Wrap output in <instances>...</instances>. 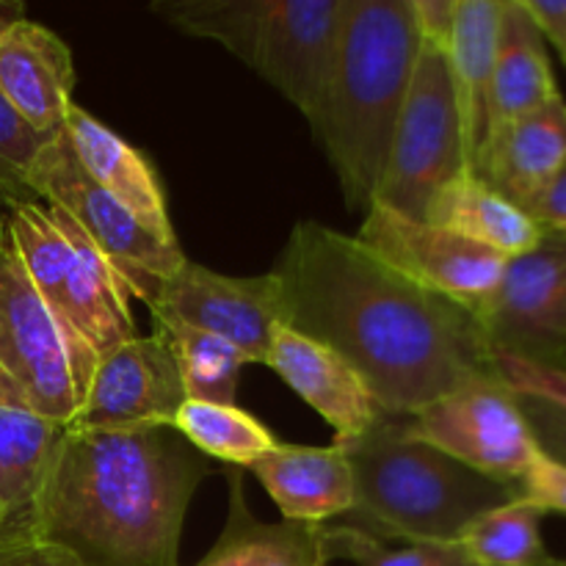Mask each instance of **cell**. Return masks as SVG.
Segmentation results:
<instances>
[{
    "instance_id": "obj_29",
    "label": "cell",
    "mask_w": 566,
    "mask_h": 566,
    "mask_svg": "<svg viewBox=\"0 0 566 566\" xmlns=\"http://www.w3.org/2000/svg\"><path fill=\"white\" fill-rule=\"evenodd\" d=\"M326 553L357 566H479L462 542L376 536L354 525H326Z\"/></svg>"
},
{
    "instance_id": "obj_20",
    "label": "cell",
    "mask_w": 566,
    "mask_h": 566,
    "mask_svg": "<svg viewBox=\"0 0 566 566\" xmlns=\"http://www.w3.org/2000/svg\"><path fill=\"white\" fill-rule=\"evenodd\" d=\"M558 92L547 42L531 17L525 0H503L497 33L495 72H492L486 136L531 111L551 103Z\"/></svg>"
},
{
    "instance_id": "obj_30",
    "label": "cell",
    "mask_w": 566,
    "mask_h": 566,
    "mask_svg": "<svg viewBox=\"0 0 566 566\" xmlns=\"http://www.w3.org/2000/svg\"><path fill=\"white\" fill-rule=\"evenodd\" d=\"M53 138H44L0 94V205L39 202L31 188L33 166Z\"/></svg>"
},
{
    "instance_id": "obj_32",
    "label": "cell",
    "mask_w": 566,
    "mask_h": 566,
    "mask_svg": "<svg viewBox=\"0 0 566 566\" xmlns=\"http://www.w3.org/2000/svg\"><path fill=\"white\" fill-rule=\"evenodd\" d=\"M0 566H86L70 551L42 539L28 523H6L0 528Z\"/></svg>"
},
{
    "instance_id": "obj_5",
    "label": "cell",
    "mask_w": 566,
    "mask_h": 566,
    "mask_svg": "<svg viewBox=\"0 0 566 566\" xmlns=\"http://www.w3.org/2000/svg\"><path fill=\"white\" fill-rule=\"evenodd\" d=\"M6 232L70 346L72 370L86 396L99 359L136 337L130 293L61 210L42 202L9 205Z\"/></svg>"
},
{
    "instance_id": "obj_38",
    "label": "cell",
    "mask_w": 566,
    "mask_h": 566,
    "mask_svg": "<svg viewBox=\"0 0 566 566\" xmlns=\"http://www.w3.org/2000/svg\"><path fill=\"white\" fill-rule=\"evenodd\" d=\"M22 17V9L20 6H11V3H0V33L6 31V28L11 25V22H17Z\"/></svg>"
},
{
    "instance_id": "obj_31",
    "label": "cell",
    "mask_w": 566,
    "mask_h": 566,
    "mask_svg": "<svg viewBox=\"0 0 566 566\" xmlns=\"http://www.w3.org/2000/svg\"><path fill=\"white\" fill-rule=\"evenodd\" d=\"M492 374L517 398H528V401H539L566 412V370L525 363L517 357H492Z\"/></svg>"
},
{
    "instance_id": "obj_13",
    "label": "cell",
    "mask_w": 566,
    "mask_h": 566,
    "mask_svg": "<svg viewBox=\"0 0 566 566\" xmlns=\"http://www.w3.org/2000/svg\"><path fill=\"white\" fill-rule=\"evenodd\" d=\"M188 401L180 368L160 332L136 335L99 359L81 409L66 429H147L175 426Z\"/></svg>"
},
{
    "instance_id": "obj_34",
    "label": "cell",
    "mask_w": 566,
    "mask_h": 566,
    "mask_svg": "<svg viewBox=\"0 0 566 566\" xmlns=\"http://www.w3.org/2000/svg\"><path fill=\"white\" fill-rule=\"evenodd\" d=\"M517 401L534 431L539 451L566 468V412H558L539 401H528V398H517Z\"/></svg>"
},
{
    "instance_id": "obj_33",
    "label": "cell",
    "mask_w": 566,
    "mask_h": 566,
    "mask_svg": "<svg viewBox=\"0 0 566 566\" xmlns=\"http://www.w3.org/2000/svg\"><path fill=\"white\" fill-rule=\"evenodd\" d=\"M520 495L536 503L545 514H566V468L539 451V457L534 459L523 484H520Z\"/></svg>"
},
{
    "instance_id": "obj_11",
    "label": "cell",
    "mask_w": 566,
    "mask_h": 566,
    "mask_svg": "<svg viewBox=\"0 0 566 566\" xmlns=\"http://www.w3.org/2000/svg\"><path fill=\"white\" fill-rule=\"evenodd\" d=\"M354 238L392 269L442 293L475 318L495 296L509 263L492 249L379 205L365 213L363 227Z\"/></svg>"
},
{
    "instance_id": "obj_10",
    "label": "cell",
    "mask_w": 566,
    "mask_h": 566,
    "mask_svg": "<svg viewBox=\"0 0 566 566\" xmlns=\"http://www.w3.org/2000/svg\"><path fill=\"white\" fill-rule=\"evenodd\" d=\"M479 324L490 357L566 370V232L545 230L531 252L509 260Z\"/></svg>"
},
{
    "instance_id": "obj_8",
    "label": "cell",
    "mask_w": 566,
    "mask_h": 566,
    "mask_svg": "<svg viewBox=\"0 0 566 566\" xmlns=\"http://www.w3.org/2000/svg\"><path fill=\"white\" fill-rule=\"evenodd\" d=\"M409 431L464 468L520 490L539 446L517 396L495 374L473 376L407 418Z\"/></svg>"
},
{
    "instance_id": "obj_16",
    "label": "cell",
    "mask_w": 566,
    "mask_h": 566,
    "mask_svg": "<svg viewBox=\"0 0 566 566\" xmlns=\"http://www.w3.org/2000/svg\"><path fill=\"white\" fill-rule=\"evenodd\" d=\"M265 365L335 429V440H352L390 418L335 352L291 326L276 332Z\"/></svg>"
},
{
    "instance_id": "obj_24",
    "label": "cell",
    "mask_w": 566,
    "mask_h": 566,
    "mask_svg": "<svg viewBox=\"0 0 566 566\" xmlns=\"http://www.w3.org/2000/svg\"><path fill=\"white\" fill-rule=\"evenodd\" d=\"M61 426L31 407L0 365V503L9 523H28L33 495L61 437Z\"/></svg>"
},
{
    "instance_id": "obj_14",
    "label": "cell",
    "mask_w": 566,
    "mask_h": 566,
    "mask_svg": "<svg viewBox=\"0 0 566 566\" xmlns=\"http://www.w3.org/2000/svg\"><path fill=\"white\" fill-rule=\"evenodd\" d=\"M346 0H269L254 44L252 70L304 119L315 114L329 81Z\"/></svg>"
},
{
    "instance_id": "obj_19",
    "label": "cell",
    "mask_w": 566,
    "mask_h": 566,
    "mask_svg": "<svg viewBox=\"0 0 566 566\" xmlns=\"http://www.w3.org/2000/svg\"><path fill=\"white\" fill-rule=\"evenodd\" d=\"M247 470L265 486L285 520L326 525L352 514L354 475L340 446L307 448L276 442Z\"/></svg>"
},
{
    "instance_id": "obj_1",
    "label": "cell",
    "mask_w": 566,
    "mask_h": 566,
    "mask_svg": "<svg viewBox=\"0 0 566 566\" xmlns=\"http://www.w3.org/2000/svg\"><path fill=\"white\" fill-rule=\"evenodd\" d=\"M271 274L285 326L335 352L390 418H412L492 374L479 318L354 235L298 221Z\"/></svg>"
},
{
    "instance_id": "obj_17",
    "label": "cell",
    "mask_w": 566,
    "mask_h": 566,
    "mask_svg": "<svg viewBox=\"0 0 566 566\" xmlns=\"http://www.w3.org/2000/svg\"><path fill=\"white\" fill-rule=\"evenodd\" d=\"M64 136L86 175L105 193H111L122 208L130 210L138 224L153 232L158 241L180 247L169 210H166V193L158 180V171L153 169L142 149L127 144L119 133L111 130L81 105H72Z\"/></svg>"
},
{
    "instance_id": "obj_9",
    "label": "cell",
    "mask_w": 566,
    "mask_h": 566,
    "mask_svg": "<svg viewBox=\"0 0 566 566\" xmlns=\"http://www.w3.org/2000/svg\"><path fill=\"white\" fill-rule=\"evenodd\" d=\"M0 365L42 418L61 429L75 420L83 396L70 346L11 247L6 216L0 221Z\"/></svg>"
},
{
    "instance_id": "obj_39",
    "label": "cell",
    "mask_w": 566,
    "mask_h": 566,
    "mask_svg": "<svg viewBox=\"0 0 566 566\" xmlns=\"http://www.w3.org/2000/svg\"><path fill=\"white\" fill-rule=\"evenodd\" d=\"M6 523H9V512H6V509H3V503H0V528H3Z\"/></svg>"
},
{
    "instance_id": "obj_4",
    "label": "cell",
    "mask_w": 566,
    "mask_h": 566,
    "mask_svg": "<svg viewBox=\"0 0 566 566\" xmlns=\"http://www.w3.org/2000/svg\"><path fill=\"white\" fill-rule=\"evenodd\" d=\"M354 475V528L392 539L459 542L492 509L520 490L464 468L409 431L407 418H385L352 440H335Z\"/></svg>"
},
{
    "instance_id": "obj_2",
    "label": "cell",
    "mask_w": 566,
    "mask_h": 566,
    "mask_svg": "<svg viewBox=\"0 0 566 566\" xmlns=\"http://www.w3.org/2000/svg\"><path fill=\"white\" fill-rule=\"evenodd\" d=\"M213 464L175 426L64 429L28 528L86 566H177L182 523Z\"/></svg>"
},
{
    "instance_id": "obj_7",
    "label": "cell",
    "mask_w": 566,
    "mask_h": 566,
    "mask_svg": "<svg viewBox=\"0 0 566 566\" xmlns=\"http://www.w3.org/2000/svg\"><path fill=\"white\" fill-rule=\"evenodd\" d=\"M31 188L39 202L61 210L94 243L130 298L153 307L166 282L186 263L180 247L158 241L130 210L86 175L64 133L42 149L33 166Z\"/></svg>"
},
{
    "instance_id": "obj_3",
    "label": "cell",
    "mask_w": 566,
    "mask_h": 566,
    "mask_svg": "<svg viewBox=\"0 0 566 566\" xmlns=\"http://www.w3.org/2000/svg\"><path fill=\"white\" fill-rule=\"evenodd\" d=\"M420 36L412 0H346L329 81L307 125L335 169L348 210L374 205Z\"/></svg>"
},
{
    "instance_id": "obj_27",
    "label": "cell",
    "mask_w": 566,
    "mask_h": 566,
    "mask_svg": "<svg viewBox=\"0 0 566 566\" xmlns=\"http://www.w3.org/2000/svg\"><path fill=\"white\" fill-rule=\"evenodd\" d=\"M175 429L197 448L202 457L224 462L227 468L247 470L254 459L276 446L274 434L254 415L241 407L186 401L175 418Z\"/></svg>"
},
{
    "instance_id": "obj_18",
    "label": "cell",
    "mask_w": 566,
    "mask_h": 566,
    "mask_svg": "<svg viewBox=\"0 0 566 566\" xmlns=\"http://www.w3.org/2000/svg\"><path fill=\"white\" fill-rule=\"evenodd\" d=\"M564 160L566 99L556 94L542 108L492 130L475 155L473 175L525 210Z\"/></svg>"
},
{
    "instance_id": "obj_12",
    "label": "cell",
    "mask_w": 566,
    "mask_h": 566,
    "mask_svg": "<svg viewBox=\"0 0 566 566\" xmlns=\"http://www.w3.org/2000/svg\"><path fill=\"white\" fill-rule=\"evenodd\" d=\"M153 315L221 337L247 357V363L269 359L276 332L285 326L282 293L276 276H227L202 263L180 265L164 285Z\"/></svg>"
},
{
    "instance_id": "obj_26",
    "label": "cell",
    "mask_w": 566,
    "mask_h": 566,
    "mask_svg": "<svg viewBox=\"0 0 566 566\" xmlns=\"http://www.w3.org/2000/svg\"><path fill=\"white\" fill-rule=\"evenodd\" d=\"M542 512L523 495L481 514L459 542L479 566H564L542 539Z\"/></svg>"
},
{
    "instance_id": "obj_21",
    "label": "cell",
    "mask_w": 566,
    "mask_h": 566,
    "mask_svg": "<svg viewBox=\"0 0 566 566\" xmlns=\"http://www.w3.org/2000/svg\"><path fill=\"white\" fill-rule=\"evenodd\" d=\"M503 0H457L446 61L451 72L453 97L462 116L468 171L486 138V105H490L492 72H495L497 33H501Z\"/></svg>"
},
{
    "instance_id": "obj_15",
    "label": "cell",
    "mask_w": 566,
    "mask_h": 566,
    "mask_svg": "<svg viewBox=\"0 0 566 566\" xmlns=\"http://www.w3.org/2000/svg\"><path fill=\"white\" fill-rule=\"evenodd\" d=\"M75 61L59 33L20 17L0 33V94L44 138L64 133Z\"/></svg>"
},
{
    "instance_id": "obj_40",
    "label": "cell",
    "mask_w": 566,
    "mask_h": 566,
    "mask_svg": "<svg viewBox=\"0 0 566 566\" xmlns=\"http://www.w3.org/2000/svg\"><path fill=\"white\" fill-rule=\"evenodd\" d=\"M3 216H6V208H3V205H0V221H3Z\"/></svg>"
},
{
    "instance_id": "obj_35",
    "label": "cell",
    "mask_w": 566,
    "mask_h": 566,
    "mask_svg": "<svg viewBox=\"0 0 566 566\" xmlns=\"http://www.w3.org/2000/svg\"><path fill=\"white\" fill-rule=\"evenodd\" d=\"M525 213L542 227V230L566 232V160L558 166L545 188L536 193L534 202L525 208Z\"/></svg>"
},
{
    "instance_id": "obj_23",
    "label": "cell",
    "mask_w": 566,
    "mask_h": 566,
    "mask_svg": "<svg viewBox=\"0 0 566 566\" xmlns=\"http://www.w3.org/2000/svg\"><path fill=\"white\" fill-rule=\"evenodd\" d=\"M423 221L442 227L470 243L492 249L506 260L531 252L545 230L473 171H462L434 193Z\"/></svg>"
},
{
    "instance_id": "obj_6",
    "label": "cell",
    "mask_w": 566,
    "mask_h": 566,
    "mask_svg": "<svg viewBox=\"0 0 566 566\" xmlns=\"http://www.w3.org/2000/svg\"><path fill=\"white\" fill-rule=\"evenodd\" d=\"M462 171L468 149L446 50L423 39L374 205L423 221L434 193Z\"/></svg>"
},
{
    "instance_id": "obj_22",
    "label": "cell",
    "mask_w": 566,
    "mask_h": 566,
    "mask_svg": "<svg viewBox=\"0 0 566 566\" xmlns=\"http://www.w3.org/2000/svg\"><path fill=\"white\" fill-rule=\"evenodd\" d=\"M241 468H227L230 481V512L219 542L210 547L199 566H326V525L263 523L249 509L243 495Z\"/></svg>"
},
{
    "instance_id": "obj_25",
    "label": "cell",
    "mask_w": 566,
    "mask_h": 566,
    "mask_svg": "<svg viewBox=\"0 0 566 566\" xmlns=\"http://www.w3.org/2000/svg\"><path fill=\"white\" fill-rule=\"evenodd\" d=\"M153 318L155 332L169 340L188 401L235 407L241 370L243 365H249L247 357L235 346L208 332L164 318V315H153Z\"/></svg>"
},
{
    "instance_id": "obj_41",
    "label": "cell",
    "mask_w": 566,
    "mask_h": 566,
    "mask_svg": "<svg viewBox=\"0 0 566 566\" xmlns=\"http://www.w3.org/2000/svg\"><path fill=\"white\" fill-rule=\"evenodd\" d=\"M564 566H566V562H564Z\"/></svg>"
},
{
    "instance_id": "obj_36",
    "label": "cell",
    "mask_w": 566,
    "mask_h": 566,
    "mask_svg": "<svg viewBox=\"0 0 566 566\" xmlns=\"http://www.w3.org/2000/svg\"><path fill=\"white\" fill-rule=\"evenodd\" d=\"M412 9L415 17H418L420 36L446 48L457 0H412Z\"/></svg>"
},
{
    "instance_id": "obj_28",
    "label": "cell",
    "mask_w": 566,
    "mask_h": 566,
    "mask_svg": "<svg viewBox=\"0 0 566 566\" xmlns=\"http://www.w3.org/2000/svg\"><path fill=\"white\" fill-rule=\"evenodd\" d=\"M269 0H164L153 11L188 36L213 39L235 59L252 64Z\"/></svg>"
},
{
    "instance_id": "obj_37",
    "label": "cell",
    "mask_w": 566,
    "mask_h": 566,
    "mask_svg": "<svg viewBox=\"0 0 566 566\" xmlns=\"http://www.w3.org/2000/svg\"><path fill=\"white\" fill-rule=\"evenodd\" d=\"M545 42L558 50L566 64V0H525Z\"/></svg>"
}]
</instances>
